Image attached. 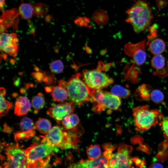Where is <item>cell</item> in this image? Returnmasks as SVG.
<instances>
[{"mask_svg": "<svg viewBox=\"0 0 168 168\" xmlns=\"http://www.w3.org/2000/svg\"><path fill=\"white\" fill-rule=\"evenodd\" d=\"M109 159L103 154L93 160H81L72 164L68 168H109Z\"/></svg>", "mask_w": 168, "mask_h": 168, "instance_id": "12", "label": "cell"}, {"mask_svg": "<svg viewBox=\"0 0 168 168\" xmlns=\"http://www.w3.org/2000/svg\"><path fill=\"white\" fill-rule=\"evenodd\" d=\"M84 82L89 87L101 89L112 84L113 79L105 73L98 70H84L83 72Z\"/></svg>", "mask_w": 168, "mask_h": 168, "instance_id": "7", "label": "cell"}, {"mask_svg": "<svg viewBox=\"0 0 168 168\" xmlns=\"http://www.w3.org/2000/svg\"><path fill=\"white\" fill-rule=\"evenodd\" d=\"M18 41L17 35L15 33H7L3 32L0 35V49L2 50L4 48Z\"/></svg>", "mask_w": 168, "mask_h": 168, "instance_id": "18", "label": "cell"}, {"mask_svg": "<svg viewBox=\"0 0 168 168\" xmlns=\"http://www.w3.org/2000/svg\"><path fill=\"white\" fill-rule=\"evenodd\" d=\"M27 168H29V167H27Z\"/></svg>", "mask_w": 168, "mask_h": 168, "instance_id": "36", "label": "cell"}, {"mask_svg": "<svg viewBox=\"0 0 168 168\" xmlns=\"http://www.w3.org/2000/svg\"><path fill=\"white\" fill-rule=\"evenodd\" d=\"M111 93L119 97L127 98L130 95V91L122 86L116 85L113 87L111 89Z\"/></svg>", "mask_w": 168, "mask_h": 168, "instance_id": "26", "label": "cell"}, {"mask_svg": "<svg viewBox=\"0 0 168 168\" xmlns=\"http://www.w3.org/2000/svg\"><path fill=\"white\" fill-rule=\"evenodd\" d=\"M6 155L3 168H27L28 162L25 152L18 143L8 145L5 149Z\"/></svg>", "mask_w": 168, "mask_h": 168, "instance_id": "6", "label": "cell"}, {"mask_svg": "<svg viewBox=\"0 0 168 168\" xmlns=\"http://www.w3.org/2000/svg\"><path fill=\"white\" fill-rule=\"evenodd\" d=\"M149 50L154 55L160 54L163 53L166 48L164 41L160 38L155 39L152 40L149 45Z\"/></svg>", "mask_w": 168, "mask_h": 168, "instance_id": "17", "label": "cell"}, {"mask_svg": "<svg viewBox=\"0 0 168 168\" xmlns=\"http://www.w3.org/2000/svg\"><path fill=\"white\" fill-rule=\"evenodd\" d=\"M19 12L22 18L30 19L34 14V7L29 4L22 3L19 7Z\"/></svg>", "mask_w": 168, "mask_h": 168, "instance_id": "23", "label": "cell"}, {"mask_svg": "<svg viewBox=\"0 0 168 168\" xmlns=\"http://www.w3.org/2000/svg\"><path fill=\"white\" fill-rule=\"evenodd\" d=\"M157 5L159 8H161L166 5V2L164 0H159L156 1Z\"/></svg>", "mask_w": 168, "mask_h": 168, "instance_id": "33", "label": "cell"}, {"mask_svg": "<svg viewBox=\"0 0 168 168\" xmlns=\"http://www.w3.org/2000/svg\"><path fill=\"white\" fill-rule=\"evenodd\" d=\"M80 76L77 73L71 77L66 82L65 87L71 101L79 105L92 101L87 86L80 79Z\"/></svg>", "mask_w": 168, "mask_h": 168, "instance_id": "5", "label": "cell"}, {"mask_svg": "<svg viewBox=\"0 0 168 168\" xmlns=\"http://www.w3.org/2000/svg\"><path fill=\"white\" fill-rule=\"evenodd\" d=\"M52 105L47 111V113L58 122L62 121L65 117L72 114L74 110V103L72 102Z\"/></svg>", "mask_w": 168, "mask_h": 168, "instance_id": "9", "label": "cell"}, {"mask_svg": "<svg viewBox=\"0 0 168 168\" xmlns=\"http://www.w3.org/2000/svg\"><path fill=\"white\" fill-rule=\"evenodd\" d=\"M92 18L95 22L100 25L106 24L109 20L107 13L102 9H99L95 11L93 14Z\"/></svg>", "mask_w": 168, "mask_h": 168, "instance_id": "20", "label": "cell"}, {"mask_svg": "<svg viewBox=\"0 0 168 168\" xmlns=\"http://www.w3.org/2000/svg\"><path fill=\"white\" fill-rule=\"evenodd\" d=\"M31 102L32 106L35 109L34 112L37 114L44 105L45 102L43 95L40 92L38 93L37 95L32 98Z\"/></svg>", "mask_w": 168, "mask_h": 168, "instance_id": "25", "label": "cell"}, {"mask_svg": "<svg viewBox=\"0 0 168 168\" xmlns=\"http://www.w3.org/2000/svg\"><path fill=\"white\" fill-rule=\"evenodd\" d=\"M33 75L34 77L37 81L41 82L44 81V77L45 74L42 72H36L33 73Z\"/></svg>", "mask_w": 168, "mask_h": 168, "instance_id": "32", "label": "cell"}, {"mask_svg": "<svg viewBox=\"0 0 168 168\" xmlns=\"http://www.w3.org/2000/svg\"><path fill=\"white\" fill-rule=\"evenodd\" d=\"M125 49L127 54L133 58L137 64L141 65L145 62L147 54L145 49V40L136 44L129 43L126 45Z\"/></svg>", "mask_w": 168, "mask_h": 168, "instance_id": "11", "label": "cell"}, {"mask_svg": "<svg viewBox=\"0 0 168 168\" xmlns=\"http://www.w3.org/2000/svg\"><path fill=\"white\" fill-rule=\"evenodd\" d=\"M62 124L65 129L72 130L78 127L80 124V120L77 114H72L62 120Z\"/></svg>", "mask_w": 168, "mask_h": 168, "instance_id": "16", "label": "cell"}, {"mask_svg": "<svg viewBox=\"0 0 168 168\" xmlns=\"http://www.w3.org/2000/svg\"><path fill=\"white\" fill-rule=\"evenodd\" d=\"M131 146L125 144L119 146L117 152L113 153L109 161V168H133L132 158L130 157Z\"/></svg>", "mask_w": 168, "mask_h": 168, "instance_id": "8", "label": "cell"}, {"mask_svg": "<svg viewBox=\"0 0 168 168\" xmlns=\"http://www.w3.org/2000/svg\"><path fill=\"white\" fill-rule=\"evenodd\" d=\"M86 153L89 160L94 159L101 156L100 147L97 144L91 145L87 148Z\"/></svg>", "mask_w": 168, "mask_h": 168, "instance_id": "24", "label": "cell"}, {"mask_svg": "<svg viewBox=\"0 0 168 168\" xmlns=\"http://www.w3.org/2000/svg\"><path fill=\"white\" fill-rule=\"evenodd\" d=\"M133 116L137 131L148 130L160 122L164 117L156 109H150L147 105L140 106L133 109Z\"/></svg>", "mask_w": 168, "mask_h": 168, "instance_id": "4", "label": "cell"}, {"mask_svg": "<svg viewBox=\"0 0 168 168\" xmlns=\"http://www.w3.org/2000/svg\"><path fill=\"white\" fill-rule=\"evenodd\" d=\"M165 59L161 54L155 55L152 58L151 63L152 66L156 69L162 68L165 65Z\"/></svg>", "mask_w": 168, "mask_h": 168, "instance_id": "27", "label": "cell"}, {"mask_svg": "<svg viewBox=\"0 0 168 168\" xmlns=\"http://www.w3.org/2000/svg\"><path fill=\"white\" fill-rule=\"evenodd\" d=\"M31 104L29 100L25 96H20L16 100L14 108V113L20 116L26 114L30 110Z\"/></svg>", "mask_w": 168, "mask_h": 168, "instance_id": "13", "label": "cell"}, {"mask_svg": "<svg viewBox=\"0 0 168 168\" xmlns=\"http://www.w3.org/2000/svg\"><path fill=\"white\" fill-rule=\"evenodd\" d=\"M104 93L103 104L106 109L118 110L121 104L120 98L107 91H104Z\"/></svg>", "mask_w": 168, "mask_h": 168, "instance_id": "14", "label": "cell"}, {"mask_svg": "<svg viewBox=\"0 0 168 168\" xmlns=\"http://www.w3.org/2000/svg\"><path fill=\"white\" fill-rule=\"evenodd\" d=\"M50 93L53 100L58 102L65 100L68 96L67 90L59 86H52Z\"/></svg>", "mask_w": 168, "mask_h": 168, "instance_id": "15", "label": "cell"}, {"mask_svg": "<svg viewBox=\"0 0 168 168\" xmlns=\"http://www.w3.org/2000/svg\"><path fill=\"white\" fill-rule=\"evenodd\" d=\"M6 0H0V5L1 9H2L3 6L5 5Z\"/></svg>", "mask_w": 168, "mask_h": 168, "instance_id": "35", "label": "cell"}, {"mask_svg": "<svg viewBox=\"0 0 168 168\" xmlns=\"http://www.w3.org/2000/svg\"><path fill=\"white\" fill-rule=\"evenodd\" d=\"M64 67L63 62L59 60L52 62L49 66V68L51 72L55 74H58L61 72L63 69Z\"/></svg>", "mask_w": 168, "mask_h": 168, "instance_id": "28", "label": "cell"}, {"mask_svg": "<svg viewBox=\"0 0 168 168\" xmlns=\"http://www.w3.org/2000/svg\"><path fill=\"white\" fill-rule=\"evenodd\" d=\"M167 65H168V63H167Z\"/></svg>", "mask_w": 168, "mask_h": 168, "instance_id": "37", "label": "cell"}, {"mask_svg": "<svg viewBox=\"0 0 168 168\" xmlns=\"http://www.w3.org/2000/svg\"><path fill=\"white\" fill-rule=\"evenodd\" d=\"M159 124L166 139L168 140V117H164Z\"/></svg>", "mask_w": 168, "mask_h": 168, "instance_id": "30", "label": "cell"}, {"mask_svg": "<svg viewBox=\"0 0 168 168\" xmlns=\"http://www.w3.org/2000/svg\"><path fill=\"white\" fill-rule=\"evenodd\" d=\"M35 126L37 130L43 134H47L52 128L51 122L49 120L45 118L39 119L36 122Z\"/></svg>", "mask_w": 168, "mask_h": 168, "instance_id": "21", "label": "cell"}, {"mask_svg": "<svg viewBox=\"0 0 168 168\" xmlns=\"http://www.w3.org/2000/svg\"><path fill=\"white\" fill-rule=\"evenodd\" d=\"M127 22L131 24L134 31L139 33L145 30L151 24L153 18L149 4L142 0L136 1L126 11Z\"/></svg>", "mask_w": 168, "mask_h": 168, "instance_id": "2", "label": "cell"}, {"mask_svg": "<svg viewBox=\"0 0 168 168\" xmlns=\"http://www.w3.org/2000/svg\"><path fill=\"white\" fill-rule=\"evenodd\" d=\"M149 168H164L162 165L160 163L155 162L151 165Z\"/></svg>", "mask_w": 168, "mask_h": 168, "instance_id": "34", "label": "cell"}, {"mask_svg": "<svg viewBox=\"0 0 168 168\" xmlns=\"http://www.w3.org/2000/svg\"><path fill=\"white\" fill-rule=\"evenodd\" d=\"M89 21L87 18L86 17H79L75 21V22L80 25L82 26L87 25Z\"/></svg>", "mask_w": 168, "mask_h": 168, "instance_id": "31", "label": "cell"}, {"mask_svg": "<svg viewBox=\"0 0 168 168\" xmlns=\"http://www.w3.org/2000/svg\"><path fill=\"white\" fill-rule=\"evenodd\" d=\"M41 137L43 141L62 149H78L77 144L80 142L79 136L72 130L62 129L57 125L45 136Z\"/></svg>", "mask_w": 168, "mask_h": 168, "instance_id": "3", "label": "cell"}, {"mask_svg": "<svg viewBox=\"0 0 168 168\" xmlns=\"http://www.w3.org/2000/svg\"><path fill=\"white\" fill-rule=\"evenodd\" d=\"M164 99V94L161 91L155 89L152 91L150 99L153 102L159 104L163 101Z\"/></svg>", "mask_w": 168, "mask_h": 168, "instance_id": "29", "label": "cell"}, {"mask_svg": "<svg viewBox=\"0 0 168 168\" xmlns=\"http://www.w3.org/2000/svg\"><path fill=\"white\" fill-rule=\"evenodd\" d=\"M57 147L51 145L42 140L35 142L25 150L29 168H46L48 167L51 156L59 150Z\"/></svg>", "mask_w": 168, "mask_h": 168, "instance_id": "1", "label": "cell"}, {"mask_svg": "<svg viewBox=\"0 0 168 168\" xmlns=\"http://www.w3.org/2000/svg\"><path fill=\"white\" fill-rule=\"evenodd\" d=\"M21 130L16 132L14 137L16 142L28 140L34 137L35 133V124L28 117L22 118L19 124Z\"/></svg>", "mask_w": 168, "mask_h": 168, "instance_id": "10", "label": "cell"}, {"mask_svg": "<svg viewBox=\"0 0 168 168\" xmlns=\"http://www.w3.org/2000/svg\"><path fill=\"white\" fill-rule=\"evenodd\" d=\"M151 92L148 85L142 84L137 90L136 96L139 100L147 101L150 99Z\"/></svg>", "mask_w": 168, "mask_h": 168, "instance_id": "22", "label": "cell"}, {"mask_svg": "<svg viewBox=\"0 0 168 168\" xmlns=\"http://www.w3.org/2000/svg\"><path fill=\"white\" fill-rule=\"evenodd\" d=\"M0 117L7 114L9 109L12 107V104L6 100L4 98L6 94L5 89L3 87L0 88Z\"/></svg>", "mask_w": 168, "mask_h": 168, "instance_id": "19", "label": "cell"}]
</instances>
